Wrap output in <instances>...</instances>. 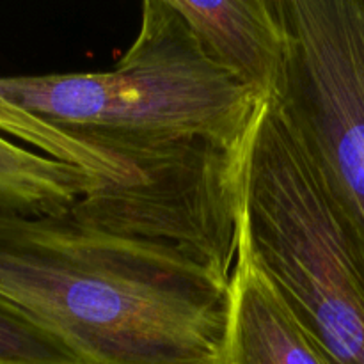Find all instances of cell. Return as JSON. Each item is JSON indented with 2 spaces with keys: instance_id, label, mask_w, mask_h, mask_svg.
Listing matches in <instances>:
<instances>
[{
  "instance_id": "1",
  "label": "cell",
  "mask_w": 364,
  "mask_h": 364,
  "mask_svg": "<svg viewBox=\"0 0 364 364\" xmlns=\"http://www.w3.org/2000/svg\"><path fill=\"white\" fill-rule=\"evenodd\" d=\"M0 299L80 364H215L230 281L191 252L0 210Z\"/></svg>"
},
{
  "instance_id": "2",
  "label": "cell",
  "mask_w": 364,
  "mask_h": 364,
  "mask_svg": "<svg viewBox=\"0 0 364 364\" xmlns=\"http://www.w3.org/2000/svg\"><path fill=\"white\" fill-rule=\"evenodd\" d=\"M0 96L142 180L151 160L244 151L267 103L205 52L169 0L142 4L141 31L110 71L0 77Z\"/></svg>"
},
{
  "instance_id": "5",
  "label": "cell",
  "mask_w": 364,
  "mask_h": 364,
  "mask_svg": "<svg viewBox=\"0 0 364 364\" xmlns=\"http://www.w3.org/2000/svg\"><path fill=\"white\" fill-rule=\"evenodd\" d=\"M205 52L265 100L284 98L291 34L279 0H169Z\"/></svg>"
},
{
  "instance_id": "6",
  "label": "cell",
  "mask_w": 364,
  "mask_h": 364,
  "mask_svg": "<svg viewBox=\"0 0 364 364\" xmlns=\"http://www.w3.org/2000/svg\"><path fill=\"white\" fill-rule=\"evenodd\" d=\"M215 364H333L258 263L242 217Z\"/></svg>"
},
{
  "instance_id": "8",
  "label": "cell",
  "mask_w": 364,
  "mask_h": 364,
  "mask_svg": "<svg viewBox=\"0 0 364 364\" xmlns=\"http://www.w3.org/2000/svg\"><path fill=\"white\" fill-rule=\"evenodd\" d=\"M0 134L38 148L43 155L91 174L107 188H124L137 181L134 171L110 153L38 119L0 96Z\"/></svg>"
},
{
  "instance_id": "4",
  "label": "cell",
  "mask_w": 364,
  "mask_h": 364,
  "mask_svg": "<svg viewBox=\"0 0 364 364\" xmlns=\"http://www.w3.org/2000/svg\"><path fill=\"white\" fill-rule=\"evenodd\" d=\"M291 34L284 100L364 231V0H279Z\"/></svg>"
},
{
  "instance_id": "7",
  "label": "cell",
  "mask_w": 364,
  "mask_h": 364,
  "mask_svg": "<svg viewBox=\"0 0 364 364\" xmlns=\"http://www.w3.org/2000/svg\"><path fill=\"white\" fill-rule=\"evenodd\" d=\"M98 187L100 181L85 171L31 151L0 134V210L63 215Z\"/></svg>"
},
{
  "instance_id": "3",
  "label": "cell",
  "mask_w": 364,
  "mask_h": 364,
  "mask_svg": "<svg viewBox=\"0 0 364 364\" xmlns=\"http://www.w3.org/2000/svg\"><path fill=\"white\" fill-rule=\"evenodd\" d=\"M256 259L333 364H364V231L284 98L267 100L244 159Z\"/></svg>"
}]
</instances>
